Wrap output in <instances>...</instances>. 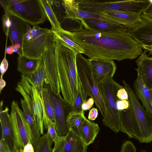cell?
I'll return each mask as SVG.
<instances>
[{
    "instance_id": "obj_14",
    "label": "cell",
    "mask_w": 152,
    "mask_h": 152,
    "mask_svg": "<svg viewBox=\"0 0 152 152\" xmlns=\"http://www.w3.org/2000/svg\"><path fill=\"white\" fill-rule=\"evenodd\" d=\"M62 1L65 11L64 19L77 21L85 19L97 18L114 22L101 15L80 9L77 0H64Z\"/></svg>"
},
{
    "instance_id": "obj_28",
    "label": "cell",
    "mask_w": 152,
    "mask_h": 152,
    "mask_svg": "<svg viewBox=\"0 0 152 152\" xmlns=\"http://www.w3.org/2000/svg\"><path fill=\"white\" fill-rule=\"evenodd\" d=\"M42 106L49 118L55 124V118L53 108L48 88H44L42 96H40Z\"/></svg>"
},
{
    "instance_id": "obj_46",
    "label": "cell",
    "mask_w": 152,
    "mask_h": 152,
    "mask_svg": "<svg viewBox=\"0 0 152 152\" xmlns=\"http://www.w3.org/2000/svg\"><path fill=\"white\" fill-rule=\"evenodd\" d=\"M142 48L148 52V55H152V45H142Z\"/></svg>"
},
{
    "instance_id": "obj_50",
    "label": "cell",
    "mask_w": 152,
    "mask_h": 152,
    "mask_svg": "<svg viewBox=\"0 0 152 152\" xmlns=\"http://www.w3.org/2000/svg\"><path fill=\"white\" fill-rule=\"evenodd\" d=\"M87 148L84 151V152H87Z\"/></svg>"
},
{
    "instance_id": "obj_15",
    "label": "cell",
    "mask_w": 152,
    "mask_h": 152,
    "mask_svg": "<svg viewBox=\"0 0 152 152\" xmlns=\"http://www.w3.org/2000/svg\"><path fill=\"white\" fill-rule=\"evenodd\" d=\"M3 101L0 102V121L2 132L1 138L8 145L12 152H15L17 149L15 137L12 128L8 111L9 109L6 107L3 109Z\"/></svg>"
},
{
    "instance_id": "obj_45",
    "label": "cell",
    "mask_w": 152,
    "mask_h": 152,
    "mask_svg": "<svg viewBox=\"0 0 152 152\" xmlns=\"http://www.w3.org/2000/svg\"><path fill=\"white\" fill-rule=\"evenodd\" d=\"M14 48L13 45H12L6 47L5 53L8 55H11L14 52Z\"/></svg>"
},
{
    "instance_id": "obj_49",
    "label": "cell",
    "mask_w": 152,
    "mask_h": 152,
    "mask_svg": "<svg viewBox=\"0 0 152 152\" xmlns=\"http://www.w3.org/2000/svg\"><path fill=\"white\" fill-rule=\"evenodd\" d=\"M141 152H148L144 150H141Z\"/></svg>"
},
{
    "instance_id": "obj_20",
    "label": "cell",
    "mask_w": 152,
    "mask_h": 152,
    "mask_svg": "<svg viewBox=\"0 0 152 152\" xmlns=\"http://www.w3.org/2000/svg\"><path fill=\"white\" fill-rule=\"evenodd\" d=\"M20 104L25 117L28 126L31 142L34 146L40 137L41 134L39 129L25 99H21Z\"/></svg>"
},
{
    "instance_id": "obj_21",
    "label": "cell",
    "mask_w": 152,
    "mask_h": 152,
    "mask_svg": "<svg viewBox=\"0 0 152 152\" xmlns=\"http://www.w3.org/2000/svg\"><path fill=\"white\" fill-rule=\"evenodd\" d=\"M99 130L98 124L85 119L81 130V139L86 146L94 142Z\"/></svg>"
},
{
    "instance_id": "obj_39",
    "label": "cell",
    "mask_w": 152,
    "mask_h": 152,
    "mask_svg": "<svg viewBox=\"0 0 152 152\" xmlns=\"http://www.w3.org/2000/svg\"><path fill=\"white\" fill-rule=\"evenodd\" d=\"M6 54L3 59L2 60L0 65V69L1 73V77H3L4 73L7 71L8 66V63L6 57Z\"/></svg>"
},
{
    "instance_id": "obj_31",
    "label": "cell",
    "mask_w": 152,
    "mask_h": 152,
    "mask_svg": "<svg viewBox=\"0 0 152 152\" xmlns=\"http://www.w3.org/2000/svg\"><path fill=\"white\" fill-rule=\"evenodd\" d=\"M88 95L83 89L80 84L79 89L73 103L71 107V112L76 113H81L82 105L86 101Z\"/></svg>"
},
{
    "instance_id": "obj_18",
    "label": "cell",
    "mask_w": 152,
    "mask_h": 152,
    "mask_svg": "<svg viewBox=\"0 0 152 152\" xmlns=\"http://www.w3.org/2000/svg\"><path fill=\"white\" fill-rule=\"evenodd\" d=\"M147 52L144 50L136 62L144 83L150 90H152V57H149Z\"/></svg>"
},
{
    "instance_id": "obj_30",
    "label": "cell",
    "mask_w": 152,
    "mask_h": 152,
    "mask_svg": "<svg viewBox=\"0 0 152 152\" xmlns=\"http://www.w3.org/2000/svg\"><path fill=\"white\" fill-rule=\"evenodd\" d=\"M53 142L47 133L38 139L34 146L35 152H53L52 146Z\"/></svg>"
},
{
    "instance_id": "obj_3",
    "label": "cell",
    "mask_w": 152,
    "mask_h": 152,
    "mask_svg": "<svg viewBox=\"0 0 152 152\" xmlns=\"http://www.w3.org/2000/svg\"><path fill=\"white\" fill-rule=\"evenodd\" d=\"M128 96L129 107L124 110L127 121L132 126L137 140L140 143L152 141V115L141 105L129 84L123 80Z\"/></svg>"
},
{
    "instance_id": "obj_11",
    "label": "cell",
    "mask_w": 152,
    "mask_h": 152,
    "mask_svg": "<svg viewBox=\"0 0 152 152\" xmlns=\"http://www.w3.org/2000/svg\"><path fill=\"white\" fill-rule=\"evenodd\" d=\"M55 113V125L58 135L66 136L69 132L66 119L71 111V106L64 100L61 96L56 95L48 88Z\"/></svg>"
},
{
    "instance_id": "obj_26",
    "label": "cell",
    "mask_w": 152,
    "mask_h": 152,
    "mask_svg": "<svg viewBox=\"0 0 152 152\" xmlns=\"http://www.w3.org/2000/svg\"><path fill=\"white\" fill-rule=\"evenodd\" d=\"M52 31L56 41L67 47L76 54L83 53V50L67 36L63 28H62L59 30Z\"/></svg>"
},
{
    "instance_id": "obj_1",
    "label": "cell",
    "mask_w": 152,
    "mask_h": 152,
    "mask_svg": "<svg viewBox=\"0 0 152 152\" xmlns=\"http://www.w3.org/2000/svg\"><path fill=\"white\" fill-rule=\"evenodd\" d=\"M127 29L95 30L84 28L81 23L64 31L89 59L120 61L135 59L142 53V46L129 35Z\"/></svg>"
},
{
    "instance_id": "obj_13",
    "label": "cell",
    "mask_w": 152,
    "mask_h": 152,
    "mask_svg": "<svg viewBox=\"0 0 152 152\" xmlns=\"http://www.w3.org/2000/svg\"><path fill=\"white\" fill-rule=\"evenodd\" d=\"M89 61L94 78L97 84L106 79L113 78L117 69L113 61L92 59H89Z\"/></svg>"
},
{
    "instance_id": "obj_6",
    "label": "cell",
    "mask_w": 152,
    "mask_h": 152,
    "mask_svg": "<svg viewBox=\"0 0 152 152\" xmlns=\"http://www.w3.org/2000/svg\"><path fill=\"white\" fill-rule=\"evenodd\" d=\"M76 67L80 83L83 90L94 100V103L103 117L105 107L98 85L94 78L89 61L81 53L76 57Z\"/></svg>"
},
{
    "instance_id": "obj_29",
    "label": "cell",
    "mask_w": 152,
    "mask_h": 152,
    "mask_svg": "<svg viewBox=\"0 0 152 152\" xmlns=\"http://www.w3.org/2000/svg\"><path fill=\"white\" fill-rule=\"evenodd\" d=\"M12 22V26L9 28L6 36H8L14 45L16 43L21 45L22 36L20 32L18 25V18L14 16H9Z\"/></svg>"
},
{
    "instance_id": "obj_33",
    "label": "cell",
    "mask_w": 152,
    "mask_h": 152,
    "mask_svg": "<svg viewBox=\"0 0 152 152\" xmlns=\"http://www.w3.org/2000/svg\"><path fill=\"white\" fill-rule=\"evenodd\" d=\"M26 33L29 34L31 41L41 35L46 33L51 30L47 28L40 27L39 26L35 25L31 28L29 26L26 24Z\"/></svg>"
},
{
    "instance_id": "obj_24",
    "label": "cell",
    "mask_w": 152,
    "mask_h": 152,
    "mask_svg": "<svg viewBox=\"0 0 152 152\" xmlns=\"http://www.w3.org/2000/svg\"><path fill=\"white\" fill-rule=\"evenodd\" d=\"M86 118L84 111L81 113L70 111L67 117V125L69 131L72 132L81 139L82 126Z\"/></svg>"
},
{
    "instance_id": "obj_16",
    "label": "cell",
    "mask_w": 152,
    "mask_h": 152,
    "mask_svg": "<svg viewBox=\"0 0 152 152\" xmlns=\"http://www.w3.org/2000/svg\"><path fill=\"white\" fill-rule=\"evenodd\" d=\"M135 70L137 77L133 84L134 93L145 109L152 115V90H150L144 83L138 69Z\"/></svg>"
},
{
    "instance_id": "obj_10",
    "label": "cell",
    "mask_w": 152,
    "mask_h": 152,
    "mask_svg": "<svg viewBox=\"0 0 152 152\" xmlns=\"http://www.w3.org/2000/svg\"><path fill=\"white\" fill-rule=\"evenodd\" d=\"M55 42V36L51 30L31 41L22 40L20 54L31 58H39L46 49Z\"/></svg>"
},
{
    "instance_id": "obj_42",
    "label": "cell",
    "mask_w": 152,
    "mask_h": 152,
    "mask_svg": "<svg viewBox=\"0 0 152 152\" xmlns=\"http://www.w3.org/2000/svg\"><path fill=\"white\" fill-rule=\"evenodd\" d=\"M98 115V113L97 109L95 108H92L89 113L88 118L90 120L94 121L97 118Z\"/></svg>"
},
{
    "instance_id": "obj_36",
    "label": "cell",
    "mask_w": 152,
    "mask_h": 152,
    "mask_svg": "<svg viewBox=\"0 0 152 152\" xmlns=\"http://www.w3.org/2000/svg\"><path fill=\"white\" fill-rule=\"evenodd\" d=\"M65 138V136H60L55 142L53 148V152H63Z\"/></svg>"
},
{
    "instance_id": "obj_12",
    "label": "cell",
    "mask_w": 152,
    "mask_h": 152,
    "mask_svg": "<svg viewBox=\"0 0 152 152\" xmlns=\"http://www.w3.org/2000/svg\"><path fill=\"white\" fill-rule=\"evenodd\" d=\"M141 22L136 28L127 29L129 35L142 46L152 45V18L142 13Z\"/></svg>"
},
{
    "instance_id": "obj_23",
    "label": "cell",
    "mask_w": 152,
    "mask_h": 152,
    "mask_svg": "<svg viewBox=\"0 0 152 152\" xmlns=\"http://www.w3.org/2000/svg\"><path fill=\"white\" fill-rule=\"evenodd\" d=\"M87 147L80 138L70 131L65 136L63 152H84Z\"/></svg>"
},
{
    "instance_id": "obj_32",
    "label": "cell",
    "mask_w": 152,
    "mask_h": 152,
    "mask_svg": "<svg viewBox=\"0 0 152 152\" xmlns=\"http://www.w3.org/2000/svg\"><path fill=\"white\" fill-rule=\"evenodd\" d=\"M42 107L44 126L47 130V133L54 143L58 140L60 136L57 133L55 124L49 118L42 106Z\"/></svg>"
},
{
    "instance_id": "obj_41",
    "label": "cell",
    "mask_w": 152,
    "mask_h": 152,
    "mask_svg": "<svg viewBox=\"0 0 152 152\" xmlns=\"http://www.w3.org/2000/svg\"><path fill=\"white\" fill-rule=\"evenodd\" d=\"M0 152H12L7 144L2 138L0 141Z\"/></svg>"
},
{
    "instance_id": "obj_5",
    "label": "cell",
    "mask_w": 152,
    "mask_h": 152,
    "mask_svg": "<svg viewBox=\"0 0 152 152\" xmlns=\"http://www.w3.org/2000/svg\"><path fill=\"white\" fill-rule=\"evenodd\" d=\"M97 85L105 107L103 123L117 133L120 131V123L119 111L116 106L119 99L117 94L118 90L124 87L115 81L113 78L106 79Z\"/></svg>"
},
{
    "instance_id": "obj_43",
    "label": "cell",
    "mask_w": 152,
    "mask_h": 152,
    "mask_svg": "<svg viewBox=\"0 0 152 152\" xmlns=\"http://www.w3.org/2000/svg\"><path fill=\"white\" fill-rule=\"evenodd\" d=\"M21 150L22 152H35L34 146L31 141L26 144Z\"/></svg>"
},
{
    "instance_id": "obj_7",
    "label": "cell",
    "mask_w": 152,
    "mask_h": 152,
    "mask_svg": "<svg viewBox=\"0 0 152 152\" xmlns=\"http://www.w3.org/2000/svg\"><path fill=\"white\" fill-rule=\"evenodd\" d=\"M15 90L26 101L37 124L41 134L43 135L44 126L41 97L33 83L28 77L21 75Z\"/></svg>"
},
{
    "instance_id": "obj_37",
    "label": "cell",
    "mask_w": 152,
    "mask_h": 152,
    "mask_svg": "<svg viewBox=\"0 0 152 152\" xmlns=\"http://www.w3.org/2000/svg\"><path fill=\"white\" fill-rule=\"evenodd\" d=\"M117 108L118 111H122L127 109L129 107L128 100L118 99L116 103Z\"/></svg>"
},
{
    "instance_id": "obj_35",
    "label": "cell",
    "mask_w": 152,
    "mask_h": 152,
    "mask_svg": "<svg viewBox=\"0 0 152 152\" xmlns=\"http://www.w3.org/2000/svg\"><path fill=\"white\" fill-rule=\"evenodd\" d=\"M121 152H136V148L134 144L129 140L126 141L121 146Z\"/></svg>"
},
{
    "instance_id": "obj_8",
    "label": "cell",
    "mask_w": 152,
    "mask_h": 152,
    "mask_svg": "<svg viewBox=\"0 0 152 152\" xmlns=\"http://www.w3.org/2000/svg\"><path fill=\"white\" fill-rule=\"evenodd\" d=\"M79 9L99 15L104 13L119 11L131 13L135 5L132 0L126 1H99L77 0Z\"/></svg>"
},
{
    "instance_id": "obj_40",
    "label": "cell",
    "mask_w": 152,
    "mask_h": 152,
    "mask_svg": "<svg viewBox=\"0 0 152 152\" xmlns=\"http://www.w3.org/2000/svg\"><path fill=\"white\" fill-rule=\"evenodd\" d=\"M94 103V99L90 97L83 104L82 108L83 111H84L90 110L92 107Z\"/></svg>"
},
{
    "instance_id": "obj_34",
    "label": "cell",
    "mask_w": 152,
    "mask_h": 152,
    "mask_svg": "<svg viewBox=\"0 0 152 152\" xmlns=\"http://www.w3.org/2000/svg\"><path fill=\"white\" fill-rule=\"evenodd\" d=\"M2 20L3 29L7 36L9 28L12 24V20L10 16L5 14L3 15Z\"/></svg>"
},
{
    "instance_id": "obj_25",
    "label": "cell",
    "mask_w": 152,
    "mask_h": 152,
    "mask_svg": "<svg viewBox=\"0 0 152 152\" xmlns=\"http://www.w3.org/2000/svg\"><path fill=\"white\" fill-rule=\"evenodd\" d=\"M26 76L32 81L40 96H42L45 78V65L42 55L40 58L39 63L36 70L33 73Z\"/></svg>"
},
{
    "instance_id": "obj_38",
    "label": "cell",
    "mask_w": 152,
    "mask_h": 152,
    "mask_svg": "<svg viewBox=\"0 0 152 152\" xmlns=\"http://www.w3.org/2000/svg\"><path fill=\"white\" fill-rule=\"evenodd\" d=\"M117 96L119 100H128V94L124 87L118 90Z\"/></svg>"
},
{
    "instance_id": "obj_44",
    "label": "cell",
    "mask_w": 152,
    "mask_h": 152,
    "mask_svg": "<svg viewBox=\"0 0 152 152\" xmlns=\"http://www.w3.org/2000/svg\"><path fill=\"white\" fill-rule=\"evenodd\" d=\"M142 13L144 15L152 18V1H150L148 7Z\"/></svg>"
},
{
    "instance_id": "obj_19",
    "label": "cell",
    "mask_w": 152,
    "mask_h": 152,
    "mask_svg": "<svg viewBox=\"0 0 152 152\" xmlns=\"http://www.w3.org/2000/svg\"><path fill=\"white\" fill-rule=\"evenodd\" d=\"M80 22L83 28L95 30H109L127 28L117 23L99 19H83L81 20Z\"/></svg>"
},
{
    "instance_id": "obj_9",
    "label": "cell",
    "mask_w": 152,
    "mask_h": 152,
    "mask_svg": "<svg viewBox=\"0 0 152 152\" xmlns=\"http://www.w3.org/2000/svg\"><path fill=\"white\" fill-rule=\"evenodd\" d=\"M10 115L17 149H23L31 139L28 123L17 102H12Z\"/></svg>"
},
{
    "instance_id": "obj_4",
    "label": "cell",
    "mask_w": 152,
    "mask_h": 152,
    "mask_svg": "<svg viewBox=\"0 0 152 152\" xmlns=\"http://www.w3.org/2000/svg\"><path fill=\"white\" fill-rule=\"evenodd\" d=\"M4 14L14 16L33 26L48 20L40 0H2Z\"/></svg>"
},
{
    "instance_id": "obj_2",
    "label": "cell",
    "mask_w": 152,
    "mask_h": 152,
    "mask_svg": "<svg viewBox=\"0 0 152 152\" xmlns=\"http://www.w3.org/2000/svg\"><path fill=\"white\" fill-rule=\"evenodd\" d=\"M55 41L56 69L53 89L56 94L60 95L61 93L65 101L71 107L80 85L76 70L77 54Z\"/></svg>"
},
{
    "instance_id": "obj_22",
    "label": "cell",
    "mask_w": 152,
    "mask_h": 152,
    "mask_svg": "<svg viewBox=\"0 0 152 152\" xmlns=\"http://www.w3.org/2000/svg\"><path fill=\"white\" fill-rule=\"evenodd\" d=\"M40 58H33L19 54L18 58L17 70L22 75L25 76L33 73L37 68Z\"/></svg>"
},
{
    "instance_id": "obj_48",
    "label": "cell",
    "mask_w": 152,
    "mask_h": 152,
    "mask_svg": "<svg viewBox=\"0 0 152 152\" xmlns=\"http://www.w3.org/2000/svg\"><path fill=\"white\" fill-rule=\"evenodd\" d=\"M21 149H17L15 152H22Z\"/></svg>"
},
{
    "instance_id": "obj_17",
    "label": "cell",
    "mask_w": 152,
    "mask_h": 152,
    "mask_svg": "<svg viewBox=\"0 0 152 152\" xmlns=\"http://www.w3.org/2000/svg\"><path fill=\"white\" fill-rule=\"evenodd\" d=\"M111 20L122 25L128 29L137 28L141 22L140 15L115 11L102 13L99 14Z\"/></svg>"
},
{
    "instance_id": "obj_47",
    "label": "cell",
    "mask_w": 152,
    "mask_h": 152,
    "mask_svg": "<svg viewBox=\"0 0 152 152\" xmlns=\"http://www.w3.org/2000/svg\"><path fill=\"white\" fill-rule=\"evenodd\" d=\"M6 83L3 79V77H1L0 79V93H1L2 90L5 87Z\"/></svg>"
},
{
    "instance_id": "obj_27",
    "label": "cell",
    "mask_w": 152,
    "mask_h": 152,
    "mask_svg": "<svg viewBox=\"0 0 152 152\" xmlns=\"http://www.w3.org/2000/svg\"><path fill=\"white\" fill-rule=\"evenodd\" d=\"M48 20L50 22L53 30H58L62 28L52 7L53 1L40 0Z\"/></svg>"
}]
</instances>
